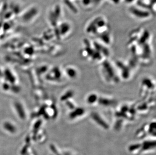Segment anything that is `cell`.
<instances>
[{
	"instance_id": "6da1fadb",
	"label": "cell",
	"mask_w": 156,
	"mask_h": 155,
	"mask_svg": "<svg viewBox=\"0 0 156 155\" xmlns=\"http://www.w3.org/2000/svg\"><path fill=\"white\" fill-rule=\"evenodd\" d=\"M130 12L133 15L139 18H147L149 16V13L147 11H144L141 9L137 8H132Z\"/></svg>"
},
{
	"instance_id": "7a4b0ae2",
	"label": "cell",
	"mask_w": 156,
	"mask_h": 155,
	"mask_svg": "<svg viewBox=\"0 0 156 155\" xmlns=\"http://www.w3.org/2000/svg\"><path fill=\"white\" fill-rule=\"evenodd\" d=\"M98 97L97 95L94 94H92L88 96V97L87 98V102H88L89 104H94V103L96 102V101H97Z\"/></svg>"
},
{
	"instance_id": "3957f363",
	"label": "cell",
	"mask_w": 156,
	"mask_h": 155,
	"mask_svg": "<svg viewBox=\"0 0 156 155\" xmlns=\"http://www.w3.org/2000/svg\"><path fill=\"white\" fill-rule=\"evenodd\" d=\"M66 72L67 75H68V76L70 77L71 78L75 77L77 75L76 71L73 68H71V67L67 69Z\"/></svg>"
},
{
	"instance_id": "277c9868",
	"label": "cell",
	"mask_w": 156,
	"mask_h": 155,
	"mask_svg": "<svg viewBox=\"0 0 156 155\" xmlns=\"http://www.w3.org/2000/svg\"><path fill=\"white\" fill-rule=\"evenodd\" d=\"M134 0H125V2L127 3H131L134 2Z\"/></svg>"
}]
</instances>
